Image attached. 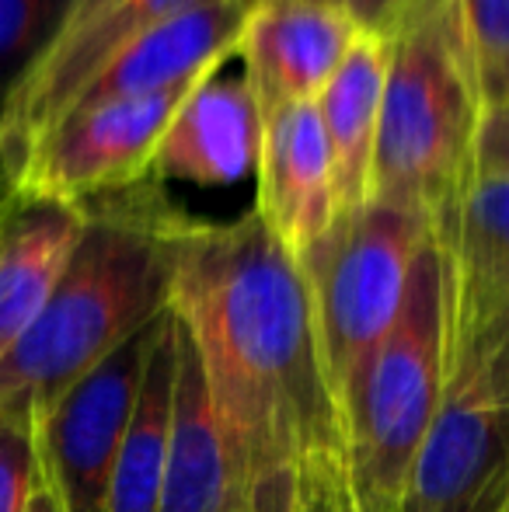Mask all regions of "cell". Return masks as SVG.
I'll return each mask as SVG.
<instances>
[{
    "label": "cell",
    "instance_id": "1",
    "mask_svg": "<svg viewBox=\"0 0 509 512\" xmlns=\"http://www.w3.org/2000/svg\"><path fill=\"white\" fill-rule=\"evenodd\" d=\"M168 310L199 352L248 512H356L307 279L255 209L231 223L185 220Z\"/></svg>",
    "mask_w": 509,
    "mask_h": 512
},
{
    "label": "cell",
    "instance_id": "2",
    "mask_svg": "<svg viewBox=\"0 0 509 512\" xmlns=\"http://www.w3.org/2000/svg\"><path fill=\"white\" fill-rule=\"evenodd\" d=\"M81 206L84 230L60 283L0 359V405L32 411L35 422L168 310L175 244L189 220L154 178Z\"/></svg>",
    "mask_w": 509,
    "mask_h": 512
},
{
    "label": "cell",
    "instance_id": "3",
    "mask_svg": "<svg viewBox=\"0 0 509 512\" xmlns=\"http://www.w3.org/2000/svg\"><path fill=\"white\" fill-rule=\"evenodd\" d=\"M482 91L457 0H415L391 32L370 203L419 213L433 230L475 178Z\"/></svg>",
    "mask_w": 509,
    "mask_h": 512
},
{
    "label": "cell",
    "instance_id": "4",
    "mask_svg": "<svg viewBox=\"0 0 509 512\" xmlns=\"http://www.w3.org/2000/svg\"><path fill=\"white\" fill-rule=\"evenodd\" d=\"M447 398V279L422 244L405 300L346 422L356 512H398L408 471Z\"/></svg>",
    "mask_w": 509,
    "mask_h": 512
},
{
    "label": "cell",
    "instance_id": "5",
    "mask_svg": "<svg viewBox=\"0 0 509 512\" xmlns=\"http://www.w3.org/2000/svg\"><path fill=\"white\" fill-rule=\"evenodd\" d=\"M429 237L433 223L426 216L367 203L356 213H342L300 262L321 363L342 422L353 415L370 366L405 300L412 265Z\"/></svg>",
    "mask_w": 509,
    "mask_h": 512
},
{
    "label": "cell",
    "instance_id": "6",
    "mask_svg": "<svg viewBox=\"0 0 509 512\" xmlns=\"http://www.w3.org/2000/svg\"><path fill=\"white\" fill-rule=\"evenodd\" d=\"M199 0H74L60 32L0 112V161L18 185L28 150L74 108L91 81L147 28Z\"/></svg>",
    "mask_w": 509,
    "mask_h": 512
},
{
    "label": "cell",
    "instance_id": "7",
    "mask_svg": "<svg viewBox=\"0 0 509 512\" xmlns=\"http://www.w3.org/2000/svg\"><path fill=\"white\" fill-rule=\"evenodd\" d=\"M196 84L199 81L67 112L28 150L14 189L63 203H88L105 192L147 182L168 119Z\"/></svg>",
    "mask_w": 509,
    "mask_h": 512
},
{
    "label": "cell",
    "instance_id": "8",
    "mask_svg": "<svg viewBox=\"0 0 509 512\" xmlns=\"http://www.w3.org/2000/svg\"><path fill=\"white\" fill-rule=\"evenodd\" d=\"M154 321L84 373L39 422L42 481L60 512H109V488L140 391Z\"/></svg>",
    "mask_w": 509,
    "mask_h": 512
},
{
    "label": "cell",
    "instance_id": "9",
    "mask_svg": "<svg viewBox=\"0 0 509 512\" xmlns=\"http://www.w3.org/2000/svg\"><path fill=\"white\" fill-rule=\"evenodd\" d=\"M363 28L335 0H258L245 7L234 56L262 115L314 105Z\"/></svg>",
    "mask_w": 509,
    "mask_h": 512
},
{
    "label": "cell",
    "instance_id": "10",
    "mask_svg": "<svg viewBox=\"0 0 509 512\" xmlns=\"http://www.w3.org/2000/svg\"><path fill=\"white\" fill-rule=\"evenodd\" d=\"M255 213L297 265L339 220L318 105H290L265 115L255 161Z\"/></svg>",
    "mask_w": 509,
    "mask_h": 512
},
{
    "label": "cell",
    "instance_id": "11",
    "mask_svg": "<svg viewBox=\"0 0 509 512\" xmlns=\"http://www.w3.org/2000/svg\"><path fill=\"white\" fill-rule=\"evenodd\" d=\"M447 279V373L509 310V182L475 175L433 230Z\"/></svg>",
    "mask_w": 509,
    "mask_h": 512
},
{
    "label": "cell",
    "instance_id": "12",
    "mask_svg": "<svg viewBox=\"0 0 509 512\" xmlns=\"http://www.w3.org/2000/svg\"><path fill=\"white\" fill-rule=\"evenodd\" d=\"M509 464V405L447 391L408 471L398 512H475Z\"/></svg>",
    "mask_w": 509,
    "mask_h": 512
},
{
    "label": "cell",
    "instance_id": "13",
    "mask_svg": "<svg viewBox=\"0 0 509 512\" xmlns=\"http://www.w3.org/2000/svg\"><path fill=\"white\" fill-rule=\"evenodd\" d=\"M265 115L245 77L210 74L185 95L154 150V182L234 185L255 171Z\"/></svg>",
    "mask_w": 509,
    "mask_h": 512
},
{
    "label": "cell",
    "instance_id": "14",
    "mask_svg": "<svg viewBox=\"0 0 509 512\" xmlns=\"http://www.w3.org/2000/svg\"><path fill=\"white\" fill-rule=\"evenodd\" d=\"M161 512H248L245 471L220 425L199 352L182 324Z\"/></svg>",
    "mask_w": 509,
    "mask_h": 512
},
{
    "label": "cell",
    "instance_id": "15",
    "mask_svg": "<svg viewBox=\"0 0 509 512\" xmlns=\"http://www.w3.org/2000/svg\"><path fill=\"white\" fill-rule=\"evenodd\" d=\"M241 18H245L241 0H199L157 21L84 88L74 108L154 95V91H168L217 74L234 56Z\"/></svg>",
    "mask_w": 509,
    "mask_h": 512
},
{
    "label": "cell",
    "instance_id": "16",
    "mask_svg": "<svg viewBox=\"0 0 509 512\" xmlns=\"http://www.w3.org/2000/svg\"><path fill=\"white\" fill-rule=\"evenodd\" d=\"M81 230V203L14 189L0 206V359L46 307Z\"/></svg>",
    "mask_w": 509,
    "mask_h": 512
},
{
    "label": "cell",
    "instance_id": "17",
    "mask_svg": "<svg viewBox=\"0 0 509 512\" xmlns=\"http://www.w3.org/2000/svg\"><path fill=\"white\" fill-rule=\"evenodd\" d=\"M387 70H391V35L363 32L314 102L328 140V154H332L339 216L363 209L374 192V154L377 133H381Z\"/></svg>",
    "mask_w": 509,
    "mask_h": 512
},
{
    "label": "cell",
    "instance_id": "18",
    "mask_svg": "<svg viewBox=\"0 0 509 512\" xmlns=\"http://www.w3.org/2000/svg\"><path fill=\"white\" fill-rule=\"evenodd\" d=\"M178 321L164 310L154 321L140 391L129 415L109 488V512H161L164 464H168L171 405H175Z\"/></svg>",
    "mask_w": 509,
    "mask_h": 512
},
{
    "label": "cell",
    "instance_id": "19",
    "mask_svg": "<svg viewBox=\"0 0 509 512\" xmlns=\"http://www.w3.org/2000/svg\"><path fill=\"white\" fill-rule=\"evenodd\" d=\"M74 0H0V112L60 32Z\"/></svg>",
    "mask_w": 509,
    "mask_h": 512
},
{
    "label": "cell",
    "instance_id": "20",
    "mask_svg": "<svg viewBox=\"0 0 509 512\" xmlns=\"http://www.w3.org/2000/svg\"><path fill=\"white\" fill-rule=\"evenodd\" d=\"M485 108L509 105V0H457Z\"/></svg>",
    "mask_w": 509,
    "mask_h": 512
},
{
    "label": "cell",
    "instance_id": "21",
    "mask_svg": "<svg viewBox=\"0 0 509 512\" xmlns=\"http://www.w3.org/2000/svg\"><path fill=\"white\" fill-rule=\"evenodd\" d=\"M39 488V422L32 411L0 405V512H28Z\"/></svg>",
    "mask_w": 509,
    "mask_h": 512
},
{
    "label": "cell",
    "instance_id": "22",
    "mask_svg": "<svg viewBox=\"0 0 509 512\" xmlns=\"http://www.w3.org/2000/svg\"><path fill=\"white\" fill-rule=\"evenodd\" d=\"M447 391H464L489 405H509V310H503L450 366Z\"/></svg>",
    "mask_w": 509,
    "mask_h": 512
},
{
    "label": "cell",
    "instance_id": "23",
    "mask_svg": "<svg viewBox=\"0 0 509 512\" xmlns=\"http://www.w3.org/2000/svg\"><path fill=\"white\" fill-rule=\"evenodd\" d=\"M475 175L509 182V105L485 108L475 143Z\"/></svg>",
    "mask_w": 509,
    "mask_h": 512
},
{
    "label": "cell",
    "instance_id": "24",
    "mask_svg": "<svg viewBox=\"0 0 509 512\" xmlns=\"http://www.w3.org/2000/svg\"><path fill=\"white\" fill-rule=\"evenodd\" d=\"M363 32H381L391 35L401 25L408 11L415 7V0H335Z\"/></svg>",
    "mask_w": 509,
    "mask_h": 512
},
{
    "label": "cell",
    "instance_id": "25",
    "mask_svg": "<svg viewBox=\"0 0 509 512\" xmlns=\"http://www.w3.org/2000/svg\"><path fill=\"white\" fill-rule=\"evenodd\" d=\"M475 512H509V464H506V471L496 478V485L482 495V502H478Z\"/></svg>",
    "mask_w": 509,
    "mask_h": 512
},
{
    "label": "cell",
    "instance_id": "26",
    "mask_svg": "<svg viewBox=\"0 0 509 512\" xmlns=\"http://www.w3.org/2000/svg\"><path fill=\"white\" fill-rule=\"evenodd\" d=\"M28 512H60V506H56V499H53V492L46 488V481H42V488L35 492V499H32V506H28Z\"/></svg>",
    "mask_w": 509,
    "mask_h": 512
},
{
    "label": "cell",
    "instance_id": "27",
    "mask_svg": "<svg viewBox=\"0 0 509 512\" xmlns=\"http://www.w3.org/2000/svg\"><path fill=\"white\" fill-rule=\"evenodd\" d=\"M14 192V182H11V175H7V168H4V161H0V206L7 203V196Z\"/></svg>",
    "mask_w": 509,
    "mask_h": 512
},
{
    "label": "cell",
    "instance_id": "28",
    "mask_svg": "<svg viewBox=\"0 0 509 512\" xmlns=\"http://www.w3.org/2000/svg\"><path fill=\"white\" fill-rule=\"evenodd\" d=\"M241 4H245V7H252V4H258V0H241Z\"/></svg>",
    "mask_w": 509,
    "mask_h": 512
}]
</instances>
